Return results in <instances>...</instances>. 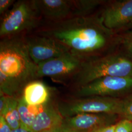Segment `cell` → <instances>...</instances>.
Here are the masks:
<instances>
[{
    "instance_id": "1",
    "label": "cell",
    "mask_w": 132,
    "mask_h": 132,
    "mask_svg": "<svg viewBox=\"0 0 132 132\" xmlns=\"http://www.w3.org/2000/svg\"><path fill=\"white\" fill-rule=\"evenodd\" d=\"M32 33L56 40L84 60L109 53L115 42L114 31L104 26L101 12L58 22H43Z\"/></svg>"
},
{
    "instance_id": "2",
    "label": "cell",
    "mask_w": 132,
    "mask_h": 132,
    "mask_svg": "<svg viewBox=\"0 0 132 132\" xmlns=\"http://www.w3.org/2000/svg\"><path fill=\"white\" fill-rule=\"evenodd\" d=\"M26 36L0 41V93L17 98L29 83L39 79L37 65L29 55Z\"/></svg>"
},
{
    "instance_id": "3",
    "label": "cell",
    "mask_w": 132,
    "mask_h": 132,
    "mask_svg": "<svg viewBox=\"0 0 132 132\" xmlns=\"http://www.w3.org/2000/svg\"><path fill=\"white\" fill-rule=\"evenodd\" d=\"M106 76L132 77V60L117 53H107L84 60L79 71L66 84L72 90Z\"/></svg>"
},
{
    "instance_id": "4",
    "label": "cell",
    "mask_w": 132,
    "mask_h": 132,
    "mask_svg": "<svg viewBox=\"0 0 132 132\" xmlns=\"http://www.w3.org/2000/svg\"><path fill=\"white\" fill-rule=\"evenodd\" d=\"M44 22L36 0H18L0 21V38L32 32Z\"/></svg>"
},
{
    "instance_id": "5",
    "label": "cell",
    "mask_w": 132,
    "mask_h": 132,
    "mask_svg": "<svg viewBox=\"0 0 132 132\" xmlns=\"http://www.w3.org/2000/svg\"><path fill=\"white\" fill-rule=\"evenodd\" d=\"M123 100L118 97L89 96L61 99L57 103V108L63 118L83 113H106L120 115Z\"/></svg>"
},
{
    "instance_id": "6",
    "label": "cell",
    "mask_w": 132,
    "mask_h": 132,
    "mask_svg": "<svg viewBox=\"0 0 132 132\" xmlns=\"http://www.w3.org/2000/svg\"><path fill=\"white\" fill-rule=\"evenodd\" d=\"M44 22L55 23L91 14V0H36Z\"/></svg>"
},
{
    "instance_id": "7",
    "label": "cell",
    "mask_w": 132,
    "mask_h": 132,
    "mask_svg": "<svg viewBox=\"0 0 132 132\" xmlns=\"http://www.w3.org/2000/svg\"><path fill=\"white\" fill-rule=\"evenodd\" d=\"M132 90V77L106 76L72 90V97L89 96L117 97Z\"/></svg>"
},
{
    "instance_id": "8",
    "label": "cell",
    "mask_w": 132,
    "mask_h": 132,
    "mask_svg": "<svg viewBox=\"0 0 132 132\" xmlns=\"http://www.w3.org/2000/svg\"><path fill=\"white\" fill-rule=\"evenodd\" d=\"M83 59L68 52L37 65L39 79L48 77L57 82L66 83L79 71Z\"/></svg>"
},
{
    "instance_id": "9",
    "label": "cell",
    "mask_w": 132,
    "mask_h": 132,
    "mask_svg": "<svg viewBox=\"0 0 132 132\" xmlns=\"http://www.w3.org/2000/svg\"><path fill=\"white\" fill-rule=\"evenodd\" d=\"M29 55L36 65L70 52L61 43L53 38L31 33L26 36Z\"/></svg>"
},
{
    "instance_id": "10",
    "label": "cell",
    "mask_w": 132,
    "mask_h": 132,
    "mask_svg": "<svg viewBox=\"0 0 132 132\" xmlns=\"http://www.w3.org/2000/svg\"><path fill=\"white\" fill-rule=\"evenodd\" d=\"M117 114L83 113L64 118L61 127L64 132H90L114 123Z\"/></svg>"
},
{
    "instance_id": "11",
    "label": "cell",
    "mask_w": 132,
    "mask_h": 132,
    "mask_svg": "<svg viewBox=\"0 0 132 132\" xmlns=\"http://www.w3.org/2000/svg\"><path fill=\"white\" fill-rule=\"evenodd\" d=\"M104 26L114 31L132 23V0L107 3L101 11Z\"/></svg>"
},
{
    "instance_id": "12",
    "label": "cell",
    "mask_w": 132,
    "mask_h": 132,
    "mask_svg": "<svg viewBox=\"0 0 132 132\" xmlns=\"http://www.w3.org/2000/svg\"><path fill=\"white\" fill-rule=\"evenodd\" d=\"M63 119L57 108V103L54 105L50 100L46 104L39 106V112L30 132H42L61 126Z\"/></svg>"
},
{
    "instance_id": "13",
    "label": "cell",
    "mask_w": 132,
    "mask_h": 132,
    "mask_svg": "<svg viewBox=\"0 0 132 132\" xmlns=\"http://www.w3.org/2000/svg\"><path fill=\"white\" fill-rule=\"evenodd\" d=\"M22 96L27 105L31 106L43 105L51 100L49 88L39 79L29 83L24 88Z\"/></svg>"
},
{
    "instance_id": "14",
    "label": "cell",
    "mask_w": 132,
    "mask_h": 132,
    "mask_svg": "<svg viewBox=\"0 0 132 132\" xmlns=\"http://www.w3.org/2000/svg\"><path fill=\"white\" fill-rule=\"evenodd\" d=\"M18 104L17 98L9 96L7 106L3 114L1 116L5 118L12 130H15L21 127Z\"/></svg>"
},
{
    "instance_id": "15",
    "label": "cell",
    "mask_w": 132,
    "mask_h": 132,
    "mask_svg": "<svg viewBox=\"0 0 132 132\" xmlns=\"http://www.w3.org/2000/svg\"><path fill=\"white\" fill-rule=\"evenodd\" d=\"M18 110L21 127L30 132L35 118V116L31 112L28 105L25 102L22 96L18 98Z\"/></svg>"
},
{
    "instance_id": "16",
    "label": "cell",
    "mask_w": 132,
    "mask_h": 132,
    "mask_svg": "<svg viewBox=\"0 0 132 132\" xmlns=\"http://www.w3.org/2000/svg\"><path fill=\"white\" fill-rule=\"evenodd\" d=\"M121 43L129 58L132 60V30L125 33L121 39Z\"/></svg>"
},
{
    "instance_id": "17",
    "label": "cell",
    "mask_w": 132,
    "mask_h": 132,
    "mask_svg": "<svg viewBox=\"0 0 132 132\" xmlns=\"http://www.w3.org/2000/svg\"><path fill=\"white\" fill-rule=\"evenodd\" d=\"M123 100L122 110L121 116L124 118L132 121V95Z\"/></svg>"
},
{
    "instance_id": "18",
    "label": "cell",
    "mask_w": 132,
    "mask_h": 132,
    "mask_svg": "<svg viewBox=\"0 0 132 132\" xmlns=\"http://www.w3.org/2000/svg\"><path fill=\"white\" fill-rule=\"evenodd\" d=\"M132 121L124 118L116 123L115 132H132Z\"/></svg>"
},
{
    "instance_id": "19",
    "label": "cell",
    "mask_w": 132,
    "mask_h": 132,
    "mask_svg": "<svg viewBox=\"0 0 132 132\" xmlns=\"http://www.w3.org/2000/svg\"><path fill=\"white\" fill-rule=\"evenodd\" d=\"M16 1L15 0H1L0 1V15L1 17L6 14L12 7Z\"/></svg>"
},
{
    "instance_id": "20",
    "label": "cell",
    "mask_w": 132,
    "mask_h": 132,
    "mask_svg": "<svg viewBox=\"0 0 132 132\" xmlns=\"http://www.w3.org/2000/svg\"><path fill=\"white\" fill-rule=\"evenodd\" d=\"M9 97V96L0 93V116L3 114L7 106Z\"/></svg>"
},
{
    "instance_id": "21",
    "label": "cell",
    "mask_w": 132,
    "mask_h": 132,
    "mask_svg": "<svg viewBox=\"0 0 132 132\" xmlns=\"http://www.w3.org/2000/svg\"><path fill=\"white\" fill-rule=\"evenodd\" d=\"M12 129L3 116H0V132H12Z\"/></svg>"
},
{
    "instance_id": "22",
    "label": "cell",
    "mask_w": 132,
    "mask_h": 132,
    "mask_svg": "<svg viewBox=\"0 0 132 132\" xmlns=\"http://www.w3.org/2000/svg\"><path fill=\"white\" fill-rule=\"evenodd\" d=\"M116 123L97 128L90 132H115Z\"/></svg>"
},
{
    "instance_id": "23",
    "label": "cell",
    "mask_w": 132,
    "mask_h": 132,
    "mask_svg": "<svg viewBox=\"0 0 132 132\" xmlns=\"http://www.w3.org/2000/svg\"><path fill=\"white\" fill-rule=\"evenodd\" d=\"M42 132H64V131L62 129L61 126H59V127L53 128L52 129L47 130Z\"/></svg>"
},
{
    "instance_id": "24",
    "label": "cell",
    "mask_w": 132,
    "mask_h": 132,
    "mask_svg": "<svg viewBox=\"0 0 132 132\" xmlns=\"http://www.w3.org/2000/svg\"><path fill=\"white\" fill-rule=\"evenodd\" d=\"M12 132H30L27 130V129H24V128L21 127L19 128L15 129V130H12Z\"/></svg>"
},
{
    "instance_id": "25",
    "label": "cell",
    "mask_w": 132,
    "mask_h": 132,
    "mask_svg": "<svg viewBox=\"0 0 132 132\" xmlns=\"http://www.w3.org/2000/svg\"></svg>"
},
{
    "instance_id": "26",
    "label": "cell",
    "mask_w": 132,
    "mask_h": 132,
    "mask_svg": "<svg viewBox=\"0 0 132 132\" xmlns=\"http://www.w3.org/2000/svg\"></svg>"
}]
</instances>
